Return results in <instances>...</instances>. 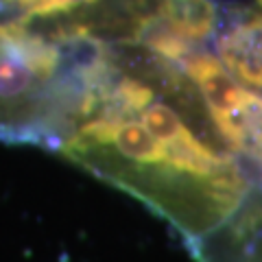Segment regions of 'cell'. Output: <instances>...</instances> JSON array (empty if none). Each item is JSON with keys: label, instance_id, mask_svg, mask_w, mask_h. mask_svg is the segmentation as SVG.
Masks as SVG:
<instances>
[{"label": "cell", "instance_id": "obj_1", "mask_svg": "<svg viewBox=\"0 0 262 262\" xmlns=\"http://www.w3.org/2000/svg\"><path fill=\"white\" fill-rule=\"evenodd\" d=\"M57 153L149 206L190 247L229 223L251 194L241 162L221 138L170 144L134 112L88 118Z\"/></svg>", "mask_w": 262, "mask_h": 262}, {"label": "cell", "instance_id": "obj_2", "mask_svg": "<svg viewBox=\"0 0 262 262\" xmlns=\"http://www.w3.org/2000/svg\"><path fill=\"white\" fill-rule=\"evenodd\" d=\"M192 253L199 262H262V196L245 201L229 223L192 245Z\"/></svg>", "mask_w": 262, "mask_h": 262}]
</instances>
